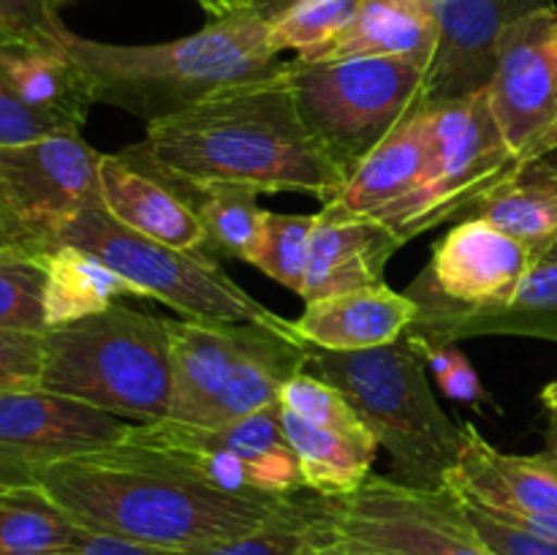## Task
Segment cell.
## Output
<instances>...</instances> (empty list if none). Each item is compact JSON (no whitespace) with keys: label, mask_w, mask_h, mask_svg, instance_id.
Masks as SVG:
<instances>
[{"label":"cell","mask_w":557,"mask_h":555,"mask_svg":"<svg viewBox=\"0 0 557 555\" xmlns=\"http://www.w3.org/2000/svg\"><path fill=\"white\" fill-rule=\"evenodd\" d=\"M41 488L87 531L174 553L245 536L283 501L223 490L166 452L128 441L54 462Z\"/></svg>","instance_id":"cell-1"},{"label":"cell","mask_w":557,"mask_h":555,"mask_svg":"<svg viewBox=\"0 0 557 555\" xmlns=\"http://www.w3.org/2000/svg\"><path fill=\"white\" fill-rule=\"evenodd\" d=\"M139 145L183 177L248 185L259 194L332 201L348 180L302 123L281 69L152 120Z\"/></svg>","instance_id":"cell-2"},{"label":"cell","mask_w":557,"mask_h":555,"mask_svg":"<svg viewBox=\"0 0 557 555\" xmlns=\"http://www.w3.org/2000/svg\"><path fill=\"white\" fill-rule=\"evenodd\" d=\"M270 3L212 20L166 44H103L65 36V52L90 74L96 103L161 120L245 82L264 79L283 60L270 44Z\"/></svg>","instance_id":"cell-3"},{"label":"cell","mask_w":557,"mask_h":555,"mask_svg":"<svg viewBox=\"0 0 557 555\" xmlns=\"http://www.w3.org/2000/svg\"><path fill=\"white\" fill-rule=\"evenodd\" d=\"M413 337L368 351H324L305 343V370L330 381L392 457L403 484L444 490L462 449L457 428L438 406Z\"/></svg>","instance_id":"cell-4"},{"label":"cell","mask_w":557,"mask_h":555,"mask_svg":"<svg viewBox=\"0 0 557 555\" xmlns=\"http://www.w3.org/2000/svg\"><path fill=\"white\" fill-rule=\"evenodd\" d=\"M166 321L114 303L44 335L41 390L145 424L172 414Z\"/></svg>","instance_id":"cell-5"},{"label":"cell","mask_w":557,"mask_h":555,"mask_svg":"<svg viewBox=\"0 0 557 555\" xmlns=\"http://www.w3.org/2000/svg\"><path fill=\"white\" fill-rule=\"evenodd\" d=\"M297 112L346 177L422 103L424 69L397 58L283 60Z\"/></svg>","instance_id":"cell-6"},{"label":"cell","mask_w":557,"mask_h":555,"mask_svg":"<svg viewBox=\"0 0 557 555\" xmlns=\"http://www.w3.org/2000/svg\"><path fill=\"white\" fill-rule=\"evenodd\" d=\"M76 245L134 283L141 297L158 299L183 319L264 324L297 335L294 321L272 313L223 272L210 254H194L156 243L114 221L103 205L76 212L60 232L58 245Z\"/></svg>","instance_id":"cell-7"},{"label":"cell","mask_w":557,"mask_h":555,"mask_svg":"<svg viewBox=\"0 0 557 555\" xmlns=\"http://www.w3.org/2000/svg\"><path fill=\"white\" fill-rule=\"evenodd\" d=\"M428 109L433 131L428 180L392 226L403 245L455 218H468L522 169L490 109L487 87Z\"/></svg>","instance_id":"cell-8"},{"label":"cell","mask_w":557,"mask_h":555,"mask_svg":"<svg viewBox=\"0 0 557 555\" xmlns=\"http://www.w3.org/2000/svg\"><path fill=\"white\" fill-rule=\"evenodd\" d=\"M332 536L354 555H495L451 490L375 477L332 504Z\"/></svg>","instance_id":"cell-9"},{"label":"cell","mask_w":557,"mask_h":555,"mask_svg":"<svg viewBox=\"0 0 557 555\" xmlns=\"http://www.w3.org/2000/svg\"><path fill=\"white\" fill-rule=\"evenodd\" d=\"M98 163L82 134L0 147V232L33 254L58 245L76 212L101 205Z\"/></svg>","instance_id":"cell-10"},{"label":"cell","mask_w":557,"mask_h":555,"mask_svg":"<svg viewBox=\"0 0 557 555\" xmlns=\"http://www.w3.org/2000/svg\"><path fill=\"white\" fill-rule=\"evenodd\" d=\"M490 109L506 145L522 163L557 150V5L533 11L504 33Z\"/></svg>","instance_id":"cell-11"},{"label":"cell","mask_w":557,"mask_h":555,"mask_svg":"<svg viewBox=\"0 0 557 555\" xmlns=\"http://www.w3.org/2000/svg\"><path fill=\"white\" fill-rule=\"evenodd\" d=\"M128 424L47 390L0 392V493L41 488L54 462L120 444Z\"/></svg>","instance_id":"cell-12"},{"label":"cell","mask_w":557,"mask_h":555,"mask_svg":"<svg viewBox=\"0 0 557 555\" xmlns=\"http://www.w3.org/2000/svg\"><path fill=\"white\" fill-rule=\"evenodd\" d=\"M555 0H435L438 44L424 71V107L460 101L493 79L504 33Z\"/></svg>","instance_id":"cell-13"},{"label":"cell","mask_w":557,"mask_h":555,"mask_svg":"<svg viewBox=\"0 0 557 555\" xmlns=\"http://www.w3.org/2000/svg\"><path fill=\"white\" fill-rule=\"evenodd\" d=\"M406 294L419 305V316L408 332L433 343H460L479 335H528L557 343V264L536 261L517 292L490 308L451 303L424 270Z\"/></svg>","instance_id":"cell-14"},{"label":"cell","mask_w":557,"mask_h":555,"mask_svg":"<svg viewBox=\"0 0 557 555\" xmlns=\"http://www.w3.org/2000/svg\"><path fill=\"white\" fill-rule=\"evenodd\" d=\"M533 264L531 248L504 229L484 218H462L435 243L424 272L451 303L490 308L506 303Z\"/></svg>","instance_id":"cell-15"},{"label":"cell","mask_w":557,"mask_h":555,"mask_svg":"<svg viewBox=\"0 0 557 555\" xmlns=\"http://www.w3.org/2000/svg\"><path fill=\"white\" fill-rule=\"evenodd\" d=\"M123 441L158 452H223L253 466L264 479L267 493L288 495L305 490L297 455L283 430L281 403L221 428H199L177 419H158L145 424L131 422Z\"/></svg>","instance_id":"cell-16"},{"label":"cell","mask_w":557,"mask_h":555,"mask_svg":"<svg viewBox=\"0 0 557 555\" xmlns=\"http://www.w3.org/2000/svg\"><path fill=\"white\" fill-rule=\"evenodd\" d=\"M446 490L493 515H549L557 511V462L544 455H506L462 424V449Z\"/></svg>","instance_id":"cell-17"},{"label":"cell","mask_w":557,"mask_h":555,"mask_svg":"<svg viewBox=\"0 0 557 555\" xmlns=\"http://www.w3.org/2000/svg\"><path fill=\"white\" fill-rule=\"evenodd\" d=\"M397 248H403L400 237L386 223L324 201L321 212H315L302 299L315 303L384 283V270Z\"/></svg>","instance_id":"cell-18"},{"label":"cell","mask_w":557,"mask_h":555,"mask_svg":"<svg viewBox=\"0 0 557 555\" xmlns=\"http://www.w3.org/2000/svg\"><path fill=\"white\" fill-rule=\"evenodd\" d=\"M430 109L419 103L346 180L335 205L354 215L375 218L395 226L406 207L417 199L430 169Z\"/></svg>","instance_id":"cell-19"},{"label":"cell","mask_w":557,"mask_h":555,"mask_svg":"<svg viewBox=\"0 0 557 555\" xmlns=\"http://www.w3.org/2000/svg\"><path fill=\"white\" fill-rule=\"evenodd\" d=\"M98 188H101V205L123 226L172 248L212 256L210 237L199 215L177 190H172L166 180L141 163L131 161L123 152L112 156L101 152Z\"/></svg>","instance_id":"cell-20"},{"label":"cell","mask_w":557,"mask_h":555,"mask_svg":"<svg viewBox=\"0 0 557 555\" xmlns=\"http://www.w3.org/2000/svg\"><path fill=\"white\" fill-rule=\"evenodd\" d=\"M417 316L419 305L406 292L375 283L305 303L294 326L305 343L324 351H368L400 341Z\"/></svg>","instance_id":"cell-21"},{"label":"cell","mask_w":557,"mask_h":555,"mask_svg":"<svg viewBox=\"0 0 557 555\" xmlns=\"http://www.w3.org/2000/svg\"><path fill=\"white\" fill-rule=\"evenodd\" d=\"M305 370V341L292 332L248 324L243 348L228 370L221 390L196 414L199 428H221L248 414L281 403V390L288 379Z\"/></svg>","instance_id":"cell-22"},{"label":"cell","mask_w":557,"mask_h":555,"mask_svg":"<svg viewBox=\"0 0 557 555\" xmlns=\"http://www.w3.org/2000/svg\"><path fill=\"white\" fill-rule=\"evenodd\" d=\"M435 44V0H362L343 36L313 60L397 58L411 60L428 71Z\"/></svg>","instance_id":"cell-23"},{"label":"cell","mask_w":557,"mask_h":555,"mask_svg":"<svg viewBox=\"0 0 557 555\" xmlns=\"http://www.w3.org/2000/svg\"><path fill=\"white\" fill-rule=\"evenodd\" d=\"M172 343V414L169 419L194 422L196 414L226 381L248 324L237 321H166Z\"/></svg>","instance_id":"cell-24"},{"label":"cell","mask_w":557,"mask_h":555,"mask_svg":"<svg viewBox=\"0 0 557 555\" xmlns=\"http://www.w3.org/2000/svg\"><path fill=\"white\" fill-rule=\"evenodd\" d=\"M0 79L22 103L79 131L96 103L90 74L65 49L0 44Z\"/></svg>","instance_id":"cell-25"},{"label":"cell","mask_w":557,"mask_h":555,"mask_svg":"<svg viewBox=\"0 0 557 555\" xmlns=\"http://www.w3.org/2000/svg\"><path fill=\"white\" fill-rule=\"evenodd\" d=\"M120 152L166 180L172 190H177L188 201L190 210L205 223L210 250L248 261V264L253 261L256 248H259L261 215H264V210L259 207V190L237 183H207V180L183 177V174L152 161L141 150V145H131Z\"/></svg>","instance_id":"cell-26"},{"label":"cell","mask_w":557,"mask_h":555,"mask_svg":"<svg viewBox=\"0 0 557 555\" xmlns=\"http://www.w3.org/2000/svg\"><path fill=\"white\" fill-rule=\"evenodd\" d=\"M38 256L47 272L44 308H47L49 330L103 313L120 297H141L134 283L76 245L60 243Z\"/></svg>","instance_id":"cell-27"},{"label":"cell","mask_w":557,"mask_h":555,"mask_svg":"<svg viewBox=\"0 0 557 555\" xmlns=\"http://www.w3.org/2000/svg\"><path fill=\"white\" fill-rule=\"evenodd\" d=\"M281 411L283 430L297 455L305 490L326 498H343L357 493L368 482L370 468L379 455V441L319 428L283 406Z\"/></svg>","instance_id":"cell-28"},{"label":"cell","mask_w":557,"mask_h":555,"mask_svg":"<svg viewBox=\"0 0 557 555\" xmlns=\"http://www.w3.org/2000/svg\"><path fill=\"white\" fill-rule=\"evenodd\" d=\"M468 218H484L539 256L557 239V150L522 163L520 172L487 196Z\"/></svg>","instance_id":"cell-29"},{"label":"cell","mask_w":557,"mask_h":555,"mask_svg":"<svg viewBox=\"0 0 557 555\" xmlns=\"http://www.w3.org/2000/svg\"><path fill=\"white\" fill-rule=\"evenodd\" d=\"M90 533L44 488L0 493V555H52L85 542Z\"/></svg>","instance_id":"cell-30"},{"label":"cell","mask_w":557,"mask_h":555,"mask_svg":"<svg viewBox=\"0 0 557 555\" xmlns=\"http://www.w3.org/2000/svg\"><path fill=\"white\" fill-rule=\"evenodd\" d=\"M332 504L335 498L297 490L283 495L277 509L256 531L185 555H299L310 542L332 533Z\"/></svg>","instance_id":"cell-31"},{"label":"cell","mask_w":557,"mask_h":555,"mask_svg":"<svg viewBox=\"0 0 557 555\" xmlns=\"http://www.w3.org/2000/svg\"><path fill=\"white\" fill-rule=\"evenodd\" d=\"M362 0H272L270 44L277 54L294 49L313 60L343 36Z\"/></svg>","instance_id":"cell-32"},{"label":"cell","mask_w":557,"mask_h":555,"mask_svg":"<svg viewBox=\"0 0 557 555\" xmlns=\"http://www.w3.org/2000/svg\"><path fill=\"white\" fill-rule=\"evenodd\" d=\"M313 226L315 212L313 215H302V212L288 215V212L264 210V215H261L259 248H256L250 264L302 297Z\"/></svg>","instance_id":"cell-33"},{"label":"cell","mask_w":557,"mask_h":555,"mask_svg":"<svg viewBox=\"0 0 557 555\" xmlns=\"http://www.w3.org/2000/svg\"><path fill=\"white\" fill-rule=\"evenodd\" d=\"M44 288H47V272H44L41 256L25 248L3 250L0 254V330L47 335Z\"/></svg>","instance_id":"cell-34"},{"label":"cell","mask_w":557,"mask_h":555,"mask_svg":"<svg viewBox=\"0 0 557 555\" xmlns=\"http://www.w3.org/2000/svg\"><path fill=\"white\" fill-rule=\"evenodd\" d=\"M281 406L286 411L297 414L305 422H313L319 428L337 430L346 435H359V439H375L359 414L354 411L351 403L330 384V381L319 379L310 370H299L294 379L286 381L281 390Z\"/></svg>","instance_id":"cell-35"},{"label":"cell","mask_w":557,"mask_h":555,"mask_svg":"<svg viewBox=\"0 0 557 555\" xmlns=\"http://www.w3.org/2000/svg\"><path fill=\"white\" fill-rule=\"evenodd\" d=\"M69 33L47 0H0V44L65 49Z\"/></svg>","instance_id":"cell-36"},{"label":"cell","mask_w":557,"mask_h":555,"mask_svg":"<svg viewBox=\"0 0 557 555\" xmlns=\"http://www.w3.org/2000/svg\"><path fill=\"white\" fill-rule=\"evenodd\" d=\"M417 343V348L422 351L424 362L433 365L435 381H438V390L444 392L451 400L462 403H487V386L482 384L479 373L473 370L471 359L457 348V343H433L428 337H419L413 332H408Z\"/></svg>","instance_id":"cell-37"},{"label":"cell","mask_w":557,"mask_h":555,"mask_svg":"<svg viewBox=\"0 0 557 555\" xmlns=\"http://www.w3.org/2000/svg\"><path fill=\"white\" fill-rule=\"evenodd\" d=\"M44 335L0 330V392L41 390Z\"/></svg>","instance_id":"cell-38"},{"label":"cell","mask_w":557,"mask_h":555,"mask_svg":"<svg viewBox=\"0 0 557 555\" xmlns=\"http://www.w3.org/2000/svg\"><path fill=\"white\" fill-rule=\"evenodd\" d=\"M457 501L462 504V511H466L473 531L479 533V539H482L495 555H557V542H553V539H544L539 536V533L525 531V528L511 526V522L490 515L487 509H482V506L476 504H468V501L462 498Z\"/></svg>","instance_id":"cell-39"},{"label":"cell","mask_w":557,"mask_h":555,"mask_svg":"<svg viewBox=\"0 0 557 555\" xmlns=\"http://www.w3.org/2000/svg\"><path fill=\"white\" fill-rule=\"evenodd\" d=\"M79 134V128L69 125L65 120L52 118L22 103L0 79V147L25 145V141L47 139V136Z\"/></svg>","instance_id":"cell-40"},{"label":"cell","mask_w":557,"mask_h":555,"mask_svg":"<svg viewBox=\"0 0 557 555\" xmlns=\"http://www.w3.org/2000/svg\"><path fill=\"white\" fill-rule=\"evenodd\" d=\"M52 555H185L174 553V550H158V547H141V544L123 542V539L103 536V533H90L85 542L74 544L69 550H60Z\"/></svg>","instance_id":"cell-41"},{"label":"cell","mask_w":557,"mask_h":555,"mask_svg":"<svg viewBox=\"0 0 557 555\" xmlns=\"http://www.w3.org/2000/svg\"><path fill=\"white\" fill-rule=\"evenodd\" d=\"M212 20H221V16L234 14V11L253 9V5H261V0H196Z\"/></svg>","instance_id":"cell-42"},{"label":"cell","mask_w":557,"mask_h":555,"mask_svg":"<svg viewBox=\"0 0 557 555\" xmlns=\"http://www.w3.org/2000/svg\"><path fill=\"white\" fill-rule=\"evenodd\" d=\"M299 555H354V553H348V550L343 547V544L337 542V539L332 536V533H326V536H321V539H315V542H310L308 547H305Z\"/></svg>","instance_id":"cell-43"},{"label":"cell","mask_w":557,"mask_h":555,"mask_svg":"<svg viewBox=\"0 0 557 555\" xmlns=\"http://www.w3.org/2000/svg\"><path fill=\"white\" fill-rule=\"evenodd\" d=\"M542 400L549 411H557V381H549L547 386L542 390Z\"/></svg>","instance_id":"cell-44"},{"label":"cell","mask_w":557,"mask_h":555,"mask_svg":"<svg viewBox=\"0 0 557 555\" xmlns=\"http://www.w3.org/2000/svg\"><path fill=\"white\" fill-rule=\"evenodd\" d=\"M549 455L557 462V411H553V433H549Z\"/></svg>","instance_id":"cell-45"},{"label":"cell","mask_w":557,"mask_h":555,"mask_svg":"<svg viewBox=\"0 0 557 555\" xmlns=\"http://www.w3.org/2000/svg\"><path fill=\"white\" fill-rule=\"evenodd\" d=\"M539 261H544V264H557V239L547 250H544L542 256H539Z\"/></svg>","instance_id":"cell-46"},{"label":"cell","mask_w":557,"mask_h":555,"mask_svg":"<svg viewBox=\"0 0 557 555\" xmlns=\"http://www.w3.org/2000/svg\"><path fill=\"white\" fill-rule=\"evenodd\" d=\"M11 248H20V245H14L3 232H0V254H3V250H11Z\"/></svg>","instance_id":"cell-47"},{"label":"cell","mask_w":557,"mask_h":555,"mask_svg":"<svg viewBox=\"0 0 557 555\" xmlns=\"http://www.w3.org/2000/svg\"><path fill=\"white\" fill-rule=\"evenodd\" d=\"M47 3H49V5H52V9H54V11H60V9H63V5L74 3V0H47Z\"/></svg>","instance_id":"cell-48"},{"label":"cell","mask_w":557,"mask_h":555,"mask_svg":"<svg viewBox=\"0 0 557 555\" xmlns=\"http://www.w3.org/2000/svg\"><path fill=\"white\" fill-rule=\"evenodd\" d=\"M261 3H270V0H261Z\"/></svg>","instance_id":"cell-49"}]
</instances>
